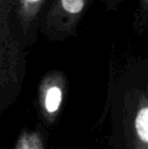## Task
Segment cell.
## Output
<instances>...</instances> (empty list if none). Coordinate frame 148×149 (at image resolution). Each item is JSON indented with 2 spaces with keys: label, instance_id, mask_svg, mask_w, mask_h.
Segmentation results:
<instances>
[{
  "label": "cell",
  "instance_id": "cell-1",
  "mask_svg": "<svg viewBox=\"0 0 148 149\" xmlns=\"http://www.w3.org/2000/svg\"><path fill=\"white\" fill-rule=\"evenodd\" d=\"M91 0H52L40 20V31L50 41H64L75 36Z\"/></svg>",
  "mask_w": 148,
  "mask_h": 149
},
{
  "label": "cell",
  "instance_id": "cell-2",
  "mask_svg": "<svg viewBox=\"0 0 148 149\" xmlns=\"http://www.w3.org/2000/svg\"><path fill=\"white\" fill-rule=\"evenodd\" d=\"M127 149H148V88L138 89L130 97Z\"/></svg>",
  "mask_w": 148,
  "mask_h": 149
},
{
  "label": "cell",
  "instance_id": "cell-3",
  "mask_svg": "<svg viewBox=\"0 0 148 149\" xmlns=\"http://www.w3.org/2000/svg\"><path fill=\"white\" fill-rule=\"evenodd\" d=\"M47 0H12V24L20 43H34Z\"/></svg>",
  "mask_w": 148,
  "mask_h": 149
},
{
  "label": "cell",
  "instance_id": "cell-4",
  "mask_svg": "<svg viewBox=\"0 0 148 149\" xmlns=\"http://www.w3.org/2000/svg\"><path fill=\"white\" fill-rule=\"evenodd\" d=\"M19 45L12 24V0H0V63L15 60Z\"/></svg>",
  "mask_w": 148,
  "mask_h": 149
},
{
  "label": "cell",
  "instance_id": "cell-5",
  "mask_svg": "<svg viewBox=\"0 0 148 149\" xmlns=\"http://www.w3.org/2000/svg\"><path fill=\"white\" fill-rule=\"evenodd\" d=\"M62 102V90L57 85H52L47 90L46 93V109L48 112L54 113L58 110Z\"/></svg>",
  "mask_w": 148,
  "mask_h": 149
}]
</instances>
